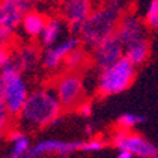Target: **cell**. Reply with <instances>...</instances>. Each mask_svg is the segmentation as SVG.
<instances>
[{
    "label": "cell",
    "mask_w": 158,
    "mask_h": 158,
    "mask_svg": "<svg viewBox=\"0 0 158 158\" xmlns=\"http://www.w3.org/2000/svg\"><path fill=\"white\" fill-rule=\"evenodd\" d=\"M47 17L37 10H31L23 17L22 22V27L23 31L30 37H40L41 31H43L44 26H46Z\"/></svg>",
    "instance_id": "obj_16"
},
{
    "label": "cell",
    "mask_w": 158,
    "mask_h": 158,
    "mask_svg": "<svg viewBox=\"0 0 158 158\" xmlns=\"http://www.w3.org/2000/svg\"><path fill=\"white\" fill-rule=\"evenodd\" d=\"M29 148H30V140L24 135L13 143V148H11L10 154L6 158H24V155H26V152L29 151Z\"/></svg>",
    "instance_id": "obj_21"
},
{
    "label": "cell",
    "mask_w": 158,
    "mask_h": 158,
    "mask_svg": "<svg viewBox=\"0 0 158 158\" xmlns=\"http://www.w3.org/2000/svg\"><path fill=\"white\" fill-rule=\"evenodd\" d=\"M87 61H88L87 50H85L84 47L78 46L77 48L71 50V52L67 54V57L64 59L63 64L66 67V71H76V73H78V71L87 64Z\"/></svg>",
    "instance_id": "obj_17"
},
{
    "label": "cell",
    "mask_w": 158,
    "mask_h": 158,
    "mask_svg": "<svg viewBox=\"0 0 158 158\" xmlns=\"http://www.w3.org/2000/svg\"><path fill=\"white\" fill-rule=\"evenodd\" d=\"M91 52L94 67L97 69V71H100L113 66L114 63H117L120 59L124 57V44L114 33L110 37H107L104 41H101Z\"/></svg>",
    "instance_id": "obj_9"
},
{
    "label": "cell",
    "mask_w": 158,
    "mask_h": 158,
    "mask_svg": "<svg viewBox=\"0 0 158 158\" xmlns=\"http://www.w3.org/2000/svg\"><path fill=\"white\" fill-rule=\"evenodd\" d=\"M94 0H61L60 2V15L70 31L78 36L84 22L91 15Z\"/></svg>",
    "instance_id": "obj_8"
},
{
    "label": "cell",
    "mask_w": 158,
    "mask_h": 158,
    "mask_svg": "<svg viewBox=\"0 0 158 158\" xmlns=\"http://www.w3.org/2000/svg\"><path fill=\"white\" fill-rule=\"evenodd\" d=\"M145 23L134 13H124L115 30V34L124 46L145 37Z\"/></svg>",
    "instance_id": "obj_12"
},
{
    "label": "cell",
    "mask_w": 158,
    "mask_h": 158,
    "mask_svg": "<svg viewBox=\"0 0 158 158\" xmlns=\"http://www.w3.org/2000/svg\"><path fill=\"white\" fill-rule=\"evenodd\" d=\"M30 10V0H0V52L10 48L11 37Z\"/></svg>",
    "instance_id": "obj_5"
},
{
    "label": "cell",
    "mask_w": 158,
    "mask_h": 158,
    "mask_svg": "<svg viewBox=\"0 0 158 158\" xmlns=\"http://www.w3.org/2000/svg\"><path fill=\"white\" fill-rule=\"evenodd\" d=\"M9 64H11V52L9 50H2L0 52V70L7 67Z\"/></svg>",
    "instance_id": "obj_24"
},
{
    "label": "cell",
    "mask_w": 158,
    "mask_h": 158,
    "mask_svg": "<svg viewBox=\"0 0 158 158\" xmlns=\"http://www.w3.org/2000/svg\"><path fill=\"white\" fill-rule=\"evenodd\" d=\"M84 132H85V135L91 137L93 134H94V125H93V124H87V125H85V128H84Z\"/></svg>",
    "instance_id": "obj_25"
},
{
    "label": "cell",
    "mask_w": 158,
    "mask_h": 158,
    "mask_svg": "<svg viewBox=\"0 0 158 158\" xmlns=\"http://www.w3.org/2000/svg\"><path fill=\"white\" fill-rule=\"evenodd\" d=\"M106 141L97 140V138H90L87 141H81L80 151L81 152H97V151L104 150L106 147Z\"/></svg>",
    "instance_id": "obj_22"
},
{
    "label": "cell",
    "mask_w": 158,
    "mask_h": 158,
    "mask_svg": "<svg viewBox=\"0 0 158 158\" xmlns=\"http://www.w3.org/2000/svg\"><path fill=\"white\" fill-rule=\"evenodd\" d=\"M135 69L137 67L127 57H123L113 66L100 70L96 80L97 93L101 97L124 93L135 80Z\"/></svg>",
    "instance_id": "obj_3"
},
{
    "label": "cell",
    "mask_w": 158,
    "mask_h": 158,
    "mask_svg": "<svg viewBox=\"0 0 158 158\" xmlns=\"http://www.w3.org/2000/svg\"><path fill=\"white\" fill-rule=\"evenodd\" d=\"M63 107L54 88H37L31 91L23 106L19 120L30 130H43L57 124L63 117Z\"/></svg>",
    "instance_id": "obj_2"
},
{
    "label": "cell",
    "mask_w": 158,
    "mask_h": 158,
    "mask_svg": "<svg viewBox=\"0 0 158 158\" xmlns=\"http://www.w3.org/2000/svg\"><path fill=\"white\" fill-rule=\"evenodd\" d=\"M78 46H81V40L80 37L73 34V36L67 37L66 40L63 41H57L54 46L52 47L46 48V52L43 53V66L47 69V70H56V69H59L60 66L63 64L64 59L67 57V54L74 50V48H77Z\"/></svg>",
    "instance_id": "obj_11"
},
{
    "label": "cell",
    "mask_w": 158,
    "mask_h": 158,
    "mask_svg": "<svg viewBox=\"0 0 158 158\" xmlns=\"http://www.w3.org/2000/svg\"><path fill=\"white\" fill-rule=\"evenodd\" d=\"M63 33V19L48 17L43 31L40 34V44L43 48H48L59 41Z\"/></svg>",
    "instance_id": "obj_15"
},
{
    "label": "cell",
    "mask_w": 158,
    "mask_h": 158,
    "mask_svg": "<svg viewBox=\"0 0 158 158\" xmlns=\"http://www.w3.org/2000/svg\"><path fill=\"white\" fill-rule=\"evenodd\" d=\"M117 158H135V157H134L131 152H128V151H120Z\"/></svg>",
    "instance_id": "obj_26"
},
{
    "label": "cell",
    "mask_w": 158,
    "mask_h": 158,
    "mask_svg": "<svg viewBox=\"0 0 158 158\" xmlns=\"http://www.w3.org/2000/svg\"><path fill=\"white\" fill-rule=\"evenodd\" d=\"M81 141H61V140H44L30 147L24 158H41L44 155H70L80 151Z\"/></svg>",
    "instance_id": "obj_10"
},
{
    "label": "cell",
    "mask_w": 158,
    "mask_h": 158,
    "mask_svg": "<svg viewBox=\"0 0 158 158\" xmlns=\"http://www.w3.org/2000/svg\"><path fill=\"white\" fill-rule=\"evenodd\" d=\"M0 85L3 90L4 103L11 118L19 117L30 94L26 81L23 78V73L16 66L9 64L7 67L0 70Z\"/></svg>",
    "instance_id": "obj_4"
},
{
    "label": "cell",
    "mask_w": 158,
    "mask_h": 158,
    "mask_svg": "<svg viewBox=\"0 0 158 158\" xmlns=\"http://www.w3.org/2000/svg\"><path fill=\"white\" fill-rule=\"evenodd\" d=\"M111 144L118 151H128L137 158H150L158 154V147L154 143L138 132H130L128 130H117L113 134Z\"/></svg>",
    "instance_id": "obj_7"
},
{
    "label": "cell",
    "mask_w": 158,
    "mask_h": 158,
    "mask_svg": "<svg viewBox=\"0 0 158 158\" xmlns=\"http://www.w3.org/2000/svg\"><path fill=\"white\" fill-rule=\"evenodd\" d=\"M10 113H9L6 103H4V97H3V90L0 85V138L7 132V128L10 125Z\"/></svg>",
    "instance_id": "obj_20"
},
{
    "label": "cell",
    "mask_w": 158,
    "mask_h": 158,
    "mask_svg": "<svg viewBox=\"0 0 158 158\" xmlns=\"http://www.w3.org/2000/svg\"><path fill=\"white\" fill-rule=\"evenodd\" d=\"M125 0H104L103 4L93 9L78 33L81 44L93 50L107 37L114 34L125 13Z\"/></svg>",
    "instance_id": "obj_1"
},
{
    "label": "cell",
    "mask_w": 158,
    "mask_h": 158,
    "mask_svg": "<svg viewBox=\"0 0 158 158\" xmlns=\"http://www.w3.org/2000/svg\"><path fill=\"white\" fill-rule=\"evenodd\" d=\"M145 121H147V117H145V115L135 114V113H123V114H120L117 117V120H115L117 125L123 130H131Z\"/></svg>",
    "instance_id": "obj_18"
},
{
    "label": "cell",
    "mask_w": 158,
    "mask_h": 158,
    "mask_svg": "<svg viewBox=\"0 0 158 158\" xmlns=\"http://www.w3.org/2000/svg\"><path fill=\"white\" fill-rule=\"evenodd\" d=\"M40 59V48L34 44L20 46L15 53H11V64L16 66L19 70L29 71L37 64Z\"/></svg>",
    "instance_id": "obj_13"
},
{
    "label": "cell",
    "mask_w": 158,
    "mask_h": 158,
    "mask_svg": "<svg viewBox=\"0 0 158 158\" xmlns=\"http://www.w3.org/2000/svg\"><path fill=\"white\" fill-rule=\"evenodd\" d=\"M144 23L148 29L158 31V0H151L150 2Z\"/></svg>",
    "instance_id": "obj_19"
},
{
    "label": "cell",
    "mask_w": 158,
    "mask_h": 158,
    "mask_svg": "<svg viewBox=\"0 0 158 158\" xmlns=\"http://www.w3.org/2000/svg\"><path fill=\"white\" fill-rule=\"evenodd\" d=\"M150 158H158V154H155V155H152V157H150Z\"/></svg>",
    "instance_id": "obj_28"
},
{
    "label": "cell",
    "mask_w": 158,
    "mask_h": 158,
    "mask_svg": "<svg viewBox=\"0 0 158 158\" xmlns=\"http://www.w3.org/2000/svg\"><path fill=\"white\" fill-rule=\"evenodd\" d=\"M54 91L63 110L66 111H76L84 101V83L76 71H66L59 76L54 84Z\"/></svg>",
    "instance_id": "obj_6"
},
{
    "label": "cell",
    "mask_w": 158,
    "mask_h": 158,
    "mask_svg": "<svg viewBox=\"0 0 158 158\" xmlns=\"http://www.w3.org/2000/svg\"><path fill=\"white\" fill-rule=\"evenodd\" d=\"M76 111H77L81 117H84V118L91 117V114H93V104H91V101L84 100V101H83V103L77 107V110H76Z\"/></svg>",
    "instance_id": "obj_23"
},
{
    "label": "cell",
    "mask_w": 158,
    "mask_h": 158,
    "mask_svg": "<svg viewBox=\"0 0 158 158\" xmlns=\"http://www.w3.org/2000/svg\"><path fill=\"white\" fill-rule=\"evenodd\" d=\"M150 50H151L150 40L147 37H141L138 40L124 46V57H127L134 66L138 67L148 60Z\"/></svg>",
    "instance_id": "obj_14"
},
{
    "label": "cell",
    "mask_w": 158,
    "mask_h": 158,
    "mask_svg": "<svg viewBox=\"0 0 158 158\" xmlns=\"http://www.w3.org/2000/svg\"><path fill=\"white\" fill-rule=\"evenodd\" d=\"M56 158H70V155H57Z\"/></svg>",
    "instance_id": "obj_27"
},
{
    "label": "cell",
    "mask_w": 158,
    "mask_h": 158,
    "mask_svg": "<svg viewBox=\"0 0 158 158\" xmlns=\"http://www.w3.org/2000/svg\"><path fill=\"white\" fill-rule=\"evenodd\" d=\"M30 2H37V0H30Z\"/></svg>",
    "instance_id": "obj_29"
}]
</instances>
